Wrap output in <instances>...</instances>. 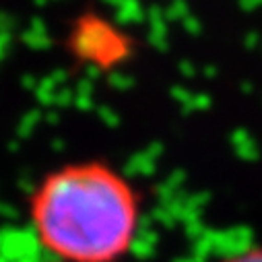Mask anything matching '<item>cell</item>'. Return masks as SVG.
Returning a JSON list of instances; mask_svg holds the SVG:
<instances>
[{
    "label": "cell",
    "mask_w": 262,
    "mask_h": 262,
    "mask_svg": "<svg viewBox=\"0 0 262 262\" xmlns=\"http://www.w3.org/2000/svg\"><path fill=\"white\" fill-rule=\"evenodd\" d=\"M217 262H262V246H246L237 252L221 256Z\"/></svg>",
    "instance_id": "7a4b0ae2"
},
{
    "label": "cell",
    "mask_w": 262,
    "mask_h": 262,
    "mask_svg": "<svg viewBox=\"0 0 262 262\" xmlns=\"http://www.w3.org/2000/svg\"><path fill=\"white\" fill-rule=\"evenodd\" d=\"M48 262H50V260H48Z\"/></svg>",
    "instance_id": "3957f363"
},
{
    "label": "cell",
    "mask_w": 262,
    "mask_h": 262,
    "mask_svg": "<svg viewBox=\"0 0 262 262\" xmlns=\"http://www.w3.org/2000/svg\"><path fill=\"white\" fill-rule=\"evenodd\" d=\"M27 217L50 262H124L141 235L143 201L120 169L87 159L48 171Z\"/></svg>",
    "instance_id": "6da1fadb"
}]
</instances>
